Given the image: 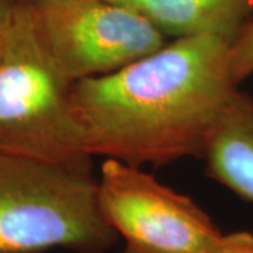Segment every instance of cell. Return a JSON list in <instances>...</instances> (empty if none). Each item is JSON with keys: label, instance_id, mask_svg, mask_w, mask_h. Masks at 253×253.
<instances>
[{"label": "cell", "instance_id": "cell-8", "mask_svg": "<svg viewBox=\"0 0 253 253\" xmlns=\"http://www.w3.org/2000/svg\"><path fill=\"white\" fill-rule=\"evenodd\" d=\"M229 65L236 84L253 75V21L248 23L232 41Z\"/></svg>", "mask_w": 253, "mask_h": 253}, {"label": "cell", "instance_id": "cell-11", "mask_svg": "<svg viewBox=\"0 0 253 253\" xmlns=\"http://www.w3.org/2000/svg\"><path fill=\"white\" fill-rule=\"evenodd\" d=\"M123 253H152V252H149V251H146V249H142V248H139V246H135V245L126 244V251H124Z\"/></svg>", "mask_w": 253, "mask_h": 253}, {"label": "cell", "instance_id": "cell-10", "mask_svg": "<svg viewBox=\"0 0 253 253\" xmlns=\"http://www.w3.org/2000/svg\"><path fill=\"white\" fill-rule=\"evenodd\" d=\"M13 3H14V0H0V51L3 46V41H4V34H6V28L9 24Z\"/></svg>", "mask_w": 253, "mask_h": 253}, {"label": "cell", "instance_id": "cell-5", "mask_svg": "<svg viewBox=\"0 0 253 253\" xmlns=\"http://www.w3.org/2000/svg\"><path fill=\"white\" fill-rule=\"evenodd\" d=\"M99 208L126 244L152 253H207L222 232L193 200L117 159L97 180Z\"/></svg>", "mask_w": 253, "mask_h": 253}, {"label": "cell", "instance_id": "cell-7", "mask_svg": "<svg viewBox=\"0 0 253 253\" xmlns=\"http://www.w3.org/2000/svg\"><path fill=\"white\" fill-rule=\"evenodd\" d=\"M134 7L168 38L214 34L234 41L253 21V0H138Z\"/></svg>", "mask_w": 253, "mask_h": 253}, {"label": "cell", "instance_id": "cell-3", "mask_svg": "<svg viewBox=\"0 0 253 253\" xmlns=\"http://www.w3.org/2000/svg\"><path fill=\"white\" fill-rule=\"evenodd\" d=\"M117 238L100 211L90 163L0 152V253H106Z\"/></svg>", "mask_w": 253, "mask_h": 253}, {"label": "cell", "instance_id": "cell-2", "mask_svg": "<svg viewBox=\"0 0 253 253\" xmlns=\"http://www.w3.org/2000/svg\"><path fill=\"white\" fill-rule=\"evenodd\" d=\"M72 86L44 45L27 0H14L0 51V152L90 163L73 114Z\"/></svg>", "mask_w": 253, "mask_h": 253}, {"label": "cell", "instance_id": "cell-4", "mask_svg": "<svg viewBox=\"0 0 253 253\" xmlns=\"http://www.w3.org/2000/svg\"><path fill=\"white\" fill-rule=\"evenodd\" d=\"M37 31L73 83L109 75L169 38L134 6L103 0H27Z\"/></svg>", "mask_w": 253, "mask_h": 253}, {"label": "cell", "instance_id": "cell-9", "mask_svg": "<svg viewBox=\"0 0 253 253\" xmlns=\"http://www.w3.org/2000/svg\"><path fill=\"white\" fill-rule=\"evenodd\" d=\"M207 253H253V234L248 231L222 234Z\"/></svg>", "mask_w": 253, "mask_h": 253}, {"label": "cell", "instance_id": "cell-1", "mask_svg": "<svg viewBox=\"0 0 253 253\" xmlns=\"http://www.w3.org/2000/svg\"><path fill=\"white\" fill-rule=\"evenodd\" d=\"M231 44L214 34L173 38L116 72L75 82L71 101L86 152L139 168L203 156L238 89Z\"/></svg>", "mask_w": 253, "mask_h": 253}, {"label": "cell", "instance_id": "cell-12", "mask_svg": "<svg viewBox=\"0 0 253 253\" xmlns=\"http://www.w3.org/2000/svg\"><path fill=\"white\" fill-rule=\"evenodd\" d=\"M103 1H110V3H117V4H126V6H134L138 0H103Z\"/></svg>", "mask_w": 253, "mask_h": 253}, {"label": "cell", "instance_id": "cell-6", "mask_svg": "<svg viewBox=\"0 0 253 253\" xmlns=\"http://www.w3.org/2000/svg\"><path fill=\"white\" fill-rule=\"evenodd\" d=\"M203 156L207 174L253 203V97L236 89L222 109Z\"/></svg>", "mask_w": 253, "mask_h": 253}]
</instances>
